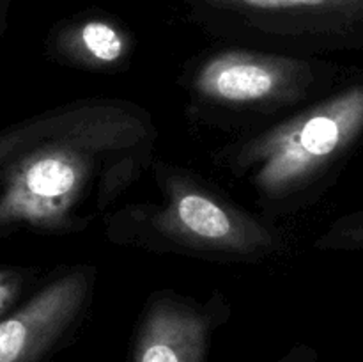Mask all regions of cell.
I'll use <instances>...</instances> for the list:
<instances>
[{
  "label": "cell",
  "mask_w": 363,
  "mask_h": 362,
  "mask_svg": "<svg viewBox=\"0 0 363 362\" xmlns=\"http://www.w3.org/2000/svg\"><path fill=\"white\" fill-rule=\"evenodd\" d=\"M156 128L130 102L85 99L0 131V233H71L142 176Z\"/></svg>",
  "instance_id": "obj_1"
},
{
  "label": "cell",
  "mask_w": 363,
  "mask_h": 362,
  "mask_svg": "<svg viewBox=\"0 0 363 362\" xmlns=\"http://www.w3.org/2000/svg\"><path fill=\"white\" fill-rule=\"evenodd\" d=\"M362 130L363 87L357 84L241 141L229 163L259 197L289 202L319 187L347 158Z\"/></svg>",
  "instance_id": "obj_2"
},
{
  "label": "cell",
  "mask_w": 363,
  "mask_h": 362,
  "mask_svg": "<svg viewBox=\"0 0 363 362\" xmlns=\"http://www.w3.org/2000/svg\"><path fill=\"white\" fill-rule=\"evenodd\" d=\"M149 227L179 248L220 258H261L279 245L269 227L179 172L163 180V201L149 215Z\"/></svg>",
  "instance_id": "obj_3"
},
{
  "label": "cell",
  "mask_w": 363,
  "mask_h": 362,
  "mask_svg": "<svg viewBox=\"0 0 363 362\" xmlns=\"http://www.w3.org/2000/svg\"><path fill=\"white\" fill-rule=\"evenodd\" d=\"M319 71L303 59L248 48H229L202 60L191 78L195 98L230 112H273L303 102Z\"/></svg>",
  "instance_id": "obj_4"
},
{
  "label": "cell",
  "mask_w": 363,
  "mask_h": 362,
  "mask_svg": "<svg viewBox=\"0 0 363 362\" xmlns=\"http://www.w3.org/2000/svg\"><path fill=\"white\" fill-rule=\"evenodd\" d=\"M220 28L307 48L350 45L363 23V0H194Z\"/></svg>",
  "instance_id": "obj_5"
},
{
  "label": "cell",
  "mask_w": 363,
  "mask_h": 362,
  "mask_svg": "<svg viewBox=\"0 0 363 362\" xmlns=\"http://www.w3.org/2000/svg\"><path fill=\"white\" fill-rule=\"evenodd\" d=\"M91 273L78 268L0 318V362H39L73 329L91 293Z\"/></svg>",
  "instance_id": "obj_6"
},
{
  "label": "cell",
  "mask_w": 363,
  "mask_h": 362,
  "mask_svg": "<svg viewBox=\"0 0 363 362\" xmlns=\"http://www.w3.org/2000/svg\"><path fill=\"white\" fill-rule=\"evenodd\" d=\"M213 322L206 309L174 295H160L145 311L131 362H206Z\"/></svg>",
  "instance_id": "obj_7"
},
{
  "label": "cell",
  "mask_w": 363,
  "mask_h": 362,
  "mask_svg": "<svg viewBox=\"0 0 363 362\" xmlns=\"http://www.w3.org/2000/svg\"><path fill=\"white\" fill-rule=\"evenodd\" d=\"M130 50L126 34L105 20H87L64 32L59 52L69 62L89 70H112L123 62Z\"/></svg>",
  "instance_id": "obj_8"
},
{
  "label": "cell",
  "mask_w": 363,
  "mask_h": 362,
  "mask_svg": "<svg viewBox=\"0 0 363 362\" xmlns=\"http://www.w3.org/2000/svg\"><path fill=\"white\" fill-rule=\"evenodd\" d=\"M23 286V277L18 272L0 270V318L13 305Z\"/></svg>",
  "instance_id": "obj_9"
}]
</instances>
